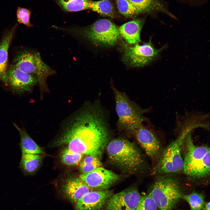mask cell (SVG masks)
Instances as JSON below:
<instances>
[{
	"mask_svg": "<svg viewBox=\"0 0 210 210\" xmlns=\"http://www.w3.org/2000/svg\"><path fill=\"white\" fill-rule=\"evenodd\" d=\"M105 114L98 102L84 105L66 123L60 142L72 151L99 158L110 138Z\"/></svg>",
	"mask_w": 210,
	"mask_h": 210,
	"instance_id": "cell-1",
	"label": "cell"
},
{
	"mask_svg": "<svg viewBox=\"0 0 210 210\" xmlns=\"http://www.w3.org/2000/svg\"><path fill=\"white\" fill-rule=\"evenodd\" d=\"M106 150L110 162L130 173L138 172L142 168L144 160L137 147L123 138L114 139L107 144Z\"/></svg>",
	"mask_w": 210,
	"mask_h": 210,
	"instance_id": "cell-2",
	"label": "cell"
},
{
	"mask_svg": "<svg viewBox=\"0 0 210 210\" xmlns=\"http://www.w3.org/2000/svg\"><path fill=\"white\" fill-rule=\"evenodd\" d=\"M111 87L114 95L118 117V126L128 134H133L147 119L144 114L150 109L141 108L131 100L125 93L119 91L113 85Z\"/></svg>",
	"mask_w": 210,
	"mask_h": 210,
	"instance_id": "cell-3",
	"label": "cell"
},
{
	"mask_svg": "<svg viewBox=\"0 0 210 210\" xmlns=\"http://www.w3.org/2000/svg\"><path fill=\"white\" fill-rule=\"evenodd\" d=\"M186 153L183 170L186 175L195 178H203L210 174V150L207 146L195 145L191 132L186 136Z\"/></svg>",
	"mask_w": 210,
	"mask_h": 210,
	"instance_id": "cell-4",
	"label": "cell"
},
{
	"mask_svg": "<svg viewBox=\"0 0 210 210\" xmlns=\"http://www.w3.org/2000/svg\"><path fill=\"white\" fill-rule=\"evenodd\" d=\"M65 30L93 44L108 47L114 45L120 35L115 24L106 19H100L87 27Z\"/></svg>",
	"mask_w": 210,
	"mask_h": 210,
	"instance_id": "cell-5",
	"label": "cell"
},
{
	"mask_svg": "<svg viewBox=\"0 0 210 210\" xmlns=\"http://www.w3.org/2000/svg\"><path fill=\"white\" fill-rule=\"evenodd\" d=\"M14 64L23 71L35 76L39 83L41 96L49 91L46 83L47 78L55 71L42 60L39 53L24 50L15 57Z\"/></svg>",
	"mask_w": 210,
	"mask_h": 210,
	"instance_id": "cell-6",
	"label": "cell"
},
{
	"mask_svg": "<svg viewBox=\"0 0 210 210\" xmlns=\"http://www.w3.org/2000/svg\"><path fill=\"white\" fill-rule=\"evenodd\" d=\"M149 195L160 210H172L183 195L178 181L168 176L158 178Z\"/></svg>",
	"mask_w": 210,
	"mask_h": 210,
	"instance_id": "cell-7",
	"label": "cell"
},
{
	"mask_svg": "<svg viewBox=\"0 0 210 210\" xmlns=\"http://www.w3.org/2000/svg\"><path fill=\"white\" fill-rule=\"evenodd\" d=\"M193 129L190 127L184 128L178 137L162 152L154 168V173L166 174L179 172L183 170V161L181 147L186 136Z\"/></svg>",
	"mask_w": 210,
	"mask_h": 210,
	"instance_id": "cell-8",
	"label": "cell"
},
{
	"mask_svg": "<svg viewBox=\"0 0 210 210\" xmlns=\"http://www.w3.org/2000/svg\"><path fill=\"white\" fill-rule=\"evenodd\" d=\"M124 53L123 60L126 64L132 67H140L149 64L157 58L163 46L159 49L155 48L151 41L142 45L138 43L133 46L123 43Z\"/></svg>",
	"mask_w": 210,
	"mask_h": 210,
	"instance_id": "cell-9",
	"label": "cell"
},
{
	"mask_svg": "<svg viewBox=\"0 0 210 210\" xmlns=\"http://www.w3.org/2000/svg\"><path fill=\"white\" fill-rule=\"evenodd\" d=\"M1 80L14 92L18 94L31 91L38 82L35 76L23 71L14 64L8 68Z\"/></svg>",
	"mask_w": 210,
	"mask_h": 210,
	"instance_id": "cell-10",
	"label": "cell"
},
{
	"mask_svg": "<svg viewBox=\"0 0 210 210\" xmlns=\"http://www.w3.org/2000/svg\"><path fill=\"white\" fill-rule=\"evenodd\" d=\"M79 178L92 190H102L108 189L119 180L120 176L101 167L92 171L81 174Z\"/></svg>",
	"mask_w": 210,
	"mask_h": 210,
	"instance_id": "cell-11",
	"label": "cell"
},
{
	"mask_svg": "<svg viewBox=\"0 0 210 210\" xmlns=\"http://www.w3.org/2000/svg\"><path fill=\"white\" fill-rule=\"evenodd\" d=\"M141 197L136 188L129 187L109 198L105 204V210H135Z\"/></svg>",
	"mask_w": 210,
	"mask_h": 210,
	"instance_id": "cell-12",
	"label": "cell"
},
{
	"mask_svg": "<svg viewBox=\"0 0 210 210\" xmlns=\"http://www.w3.org/2000/svg\"><path fill=\"white\" fill-rule=\"evenodd\" d=\"M133 134L147 155L153 160H158L162 153L160 142L152 130L140 125Z\"/></svg>",
	"mask_w": 210,
	"mask_h": 210,
	"instance_id": "cell-13",
	"label": "cell"
},
{
	"mask_svg": "<svg viewBox=\"0 0 210 210\" xmlns=\"http://www.w3.org/2000/svg\"><path fill=\"white\" fill-rule=\"evenodd\" d=\"M113 194L109 189L91 191L75 204V210H101Z\"/></svg>",
	"mask_w": 210,
	"mask_h": 210,
	"instance_id": "cell-14",
	"label": "cell"
},
{
	"mask_svg": "<svg viewBox=\"0 0 210 210\" xmlns=\"http://www.w3.org/2000/svg\"><path fill=\"white\" fill-rule=\"evenodd\" d=\"M94 190L79 178L74 177L68 180L63 187V192L66 198L75 204L85 195Z\"/></svg>",
	"mask_w": 210,
	"mask_h": 210,
	"instance_id": "cell-15",
	"label": "cell"
},
{
	"mask_svg": "<svg viewBox=\"0 0 210 210\" xmlns=\"http://www.w3.org/2000/svg\"><path fill=\"white\" fill-rule=\"evenodd\" d=\"M144 22V19L141 18L126 22L119 28V34L128 44L138 43L141 41L140 34Z\"/></svg>",
	"mask_w": 210,
	"mask_h": 210,
	"instance_id": "cell-16",
	"label": "cell"
},
{
	"mask_svg": "<svg viewBox=\"0 0 210 210\" xmlns=\"http://www.w3.org/2000/svg\"><path fill=\"white\" fill-rule=\"evenodd\" d=\"M139 13H164L174 19L175 16L167 9L161 0H128Z\"/></svg>",
	"mask_w": 210,
	"mask_h": 210,
	"instance_id": "cell-17",
	"label": "cell"
},
{
	"mask_svg": "<svg viewBox=\"0 0 210 210\" xmlns=\"http://www.w3.org/2000/svg\"><path fill=\"white\" fill-rule=\"evenodd\" d=\"M16 26L8 31L0 41V79H1L7 70L8 50L13 37Z\"/></svg>",
	"mask_w": 210,
	"mask_h": 210,
	"instance_id": "cell-18",
	"label": "cell"
},
{
	"mask_svg": "<svg viewBox=\"0 0 210 210\" xmlns=\"http://www.w3.org/2000/svg\"><path fill=\"white\" fill-rule=\"evenodd\" d=\"M13 124L20 134V144L22 154H39L44 153L41 148L31 138L23 127L20 128L15 123Z\"/></svg>",
	"mask_w": 210,
	"mask_h": 210,
	"instance_id": "cell-19",
	"label": "cell"
},
{
	"mask_svg": "<svg viewBox=\"0 0 210 210\" xmlns=\"http://www.w3.org/2000/svg\"><path fill=\"white\" fill-rule=\"evenodd\" d=\"M41 161L38 154H22L19 167L24 175H31L39 168Z\"/></svg>",
	"mask_w": 210,
	"mask_h": 210,
	"instance_id": "cell-20",
	"label": "cell"
},
{
	"mask_svg": "<svg viewBox=\"0 0 210 210\" xmlns=\"http://www.w3.org/2000/svg\"><path fill=\"white\" fill-rule=\"evenodd\" d=\"M90 9L103 16L114 18L116 15L114 8L109 0L92 1Z\"/></svg>",
	"mask_w": 210,
	"mask_h": 210,
	"instance_id": "cell-21",
	"label": "cell"
},
{
	"mask_svg": "<svg viewBox=\"0 0 210 210\" xmlns=\"http://www.w3.org/2000/svg\"><path fill=\"white\" fill-rule=\"evenodd\" d=\"M62 8L67 11L76 12L90 9L92 0H58Z\"/></svg>",
	"mask_w": 210,
	"mask_h": 210,
	"instance_id": "cell-22",
	"label": "cell"
},
{
	"mask_svg": "<svg viewBox=\"0 0 210 210\" xmlns=\"http://www.w3.org/2000/svg\"><path fill=\"white\" fill-rule=\"evenodd\" d=\"M99 158L95 156L87 155L80 163L79 169L82 173L88 172L102 166Z\"/></svg>",
	"mask_w": 210,
	"mask_h": 210,
	"instance_id": "cell-23",
	"label": "cell"
},
{
	"mask_svg": "<svg viewBox=\"0 0 210 210\" xmlns=\"http://www.w3.org/2000/svg\"><path fill=\"white\" fill-rule=\"evenodd\" d=\"M182 198L189 204L190 210H202L204 206V196L203 194L193 192L183 195Z\"/></svg>",
	"mask_w": 210,
	"mask_h": 210,
	"instance_id": "cell-24",
	"label": "cell"
},
{
	"mask_svg": "<svg viewBox=\"0 0 210 210\" xmlns=\"http://www.w3.org/2000/svg\"><path fill=\"white\" fill-rule=\"evenodd\" d=\"M83 155L72 151L67 147L63 150L61 154L62 162L68 165H75L78 164L83 157Z\"/></svg>",
	"mask_w": 210,
	"mask_h": 210,
	"instance_id": "cell-25",
	"label": "cell"
},
{
	"mask_svg": "<svg viewBox=\"0 0 210 210\" xmlns=\"http://www.w3.org/2000/svg\"><path fill=\"white\" fill-rule=\"evenodd\" d=\"M116 1L119 13L125 17H132L139 13L128 0H116Z\"/></svg>",
	"mask_w": 210,
	"mask_h": 210,
	"instance_id": "cell-26",
	"label": "cell"
},
{
	"mask_svg": "<svg viewBox=\"0 0 210 210\" xmlns=\"http://www.w3.org/2000/svg\"><path fill=\"white\" fill-rule=\"evenodd\" d=\"M158 208L154 201L148 194L141 196L135 210H157Z\"/></svg>",
	"mask_w": 210,
	"mask_h": 210,
	"instance_id": "cell-27",
	"label": "cell"
},
{
	"mask_svg": "<svg viewBox=\"0 0 210 210\" xmlns=\"http://www.w3.org/2000/svg\"><path fill=\"white\" fill-rule=\"evenodd\" d=\"M31 12L28 9L19 7L16 11L17 20L20 23L22 24L29 27L33 26L30 22Z\"/></svg>",
	"mask_w": 210,
	"mask_h": 210,
	"instance_id": "cell-28",
	"label": "cell"
},
{
	"mask_svg": "<svg viewBox=\"0 0 210 210\" xmlns=\"http://www.w3.org/2000/svg\"><path fill=\"white\" fill-rule=\"evenodd\" d=\"M210 202L205 203L204 206V210H210Z\"/></svg>",
	"mask_w": 210,
	"mask_h": 210,
	"instance_id": "cell-29",
	"label": "cell"
},
{
	"mask_svg": "<svg viewBox=\"0 0 210 210\" xmlns=\"http://www.w3.org/2000/svg\"><path fill=\"white\" fill-rule=\"evenodd\" d=\"M187 0V1H189V0Z\"/></svg>",
	"mask_w": 210,
	"mask_h": 210,
	"instance_id": "cell-30",
	"label": "cell"
}]
</instances>
